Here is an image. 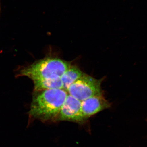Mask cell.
Wrapping results in <instances>:
<instances>
[{"mask_svg": "<svg viewBox=\"0 0 147 147\" xmlns=\"http://www.w3.org/2000/svg\"><path fill=\"white\" fill-rule=\"evenodd\" d=\"M33 99L30 114L45 120L56 121L61 108L67 96V92L61 89L37 91Z\"/></svg>", "mask_w": 147, "mask_h": 147, "instance_id": "obj_1", "label": "cell"}, {"mask_svg": "<svg viewBox=\"0 0 147 147\" xmlns=\"http://www.w3.org/2000/svg\"><path fill=\"white\" fill-rule=\"evenodd\" d=\"M70 63L56 57L41 60L21 71V75L27 76L34 82L60 78L71 66Z\"/></svg>", "mask_w": 147, "mask_h": 147, "instance_id": "obj_2", "label": "cell"}, {"mask_svg": "<svg viewBox=\"0 0 147 147\" xmlns=\"http://www.w3.org/2000/svg\"><path fill=\"white\" fill-rule=\"evenodd\" d=\"M101 79H98L84 73L67 90L68 94L81 102L93 96H102Z\"/></svg>", "mask_w": 147, "mask_h": 147, "instance_id": "obj_3", "label": "cell"}, {"mask_svg": "<svg viewBox=\"0 0 147 147\" xmlns=\"http://www.w3.org/2000/svg\"><path fill=\"white\" fill-rule=\"evenodd\" d=\"M81 104V101L67 94L56 121L71 122L79 124L86 121L82 115Z\"/></svg>", "mask_w": 147, "mask_h": 147, "instance_id": "obj_4", "label": "cell"}, {"mask_svg": "<svg viewBox=\"0 0 147 147\" xmlns=\"http://www.w3.org/2000/svg\"><path fill=\"white\" fill-rule=\"evenodd\" d=\"M111 104L103 95L93 96L82 101L81 110L86 121L91 117L110 108Z\"/></svg>", "mask_w": 147, "mask_h": 147, "instance_id": "obj_5", "label": "cell"}, {"mask_svg": "<svg viewBox=\"0 0 147 147\" xmlns=\"http://www.w3.org/2000/svg\"><path fill=\"white\" fill-rule=\"evenodd\" d=\"M84 73L76 66L71 65L61 76L63 89L66 91L69 87L79 79Z\"/></svg>", "mask_w": 147, "mask_h": 147, "instance_id": "obj_6", "label": "cell"}, {"mask_svg": "<svg viewBox=\"0 0 147 147\" xmlns=\"http://www.w3.org/2000/svg\"><path fill=\"white\" fill-rule=\"evenodd\" d=\"M36 91L53 89H63L62 84L60 78L38 81L34 83Z\"/></svg>", "mask_w": 147, "mask_h": 147, "instance_id": "obj_7", "label": "cell"}]
</instances>
